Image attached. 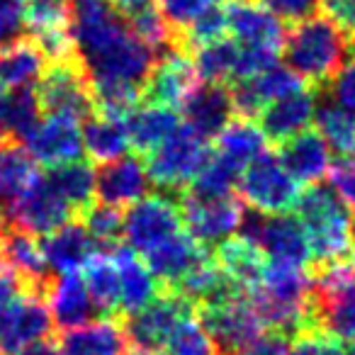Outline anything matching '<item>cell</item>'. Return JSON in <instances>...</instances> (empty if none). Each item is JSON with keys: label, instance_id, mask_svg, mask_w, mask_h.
Segmentation results:
<instances>
[{"label": "cell", "instance_id": "cell-44", "mask_svg": "<svg viewBox=\"0 0 355 355\" xmlns=\"http://www.w3.org/2000/svg\"><path fill=\"white\" fill-rule=\"evenodd\" d=\"M258 3L280 22H290V25L314 17L321 10V0H258Z\"/></svg>", "mask_w": 355, "mask_h": 355}, {"label": "cell", "instance_id": "cell-8", "mask_svg": "<svg viewBox=\"0 0 355 355\" xmlns=\"http://www.w3.org/2000/svg\"><path fill=\"white\" fill-rule=\"evenodd\" d=\"M180 224H183V214L178 200L161 193L144 195L141 200L129 205V212L124 214L122 236L127 246L141 256L148 248L158 246L168 236L180 232Z\"/></svg>", "mask_w": 355, "mask_h": 355}, {"label": "cell", "instance_id": "cell-54", "mask_svg": "<svg viewBox=\"0 0 355 355\" xmlns=\"http://www.w3.org/2000/svg\"><path fill=\"white\" fill-rule=\"evenodd\" d=\"M8 137H10V134H8V132H6V129L0 127V141H6V139H8Z\"/></svg>", "mask_w": 355, "mask_h": 355}, {"label": "cell", "instance_id": "cell-9", "mask_svg": "<svg viewBox=\"0 0 355 355\" xmlns=\"http://www.w3.org/2000/svg\"><path fill=\"white\" fill-rule=\"evenodd\" d=\"M6 217L8 224L20 229V232H27L32 236H46L54 229L71 222L73 212L49 185L44 173H37L32 178V183L8 205Z\"/></svg>", "mask_w": 355, "mask_h": 355}, {"label": "cell", "instance_id": "cell-23", "mask_svg": "<svg viewBox=\"0 0 355 355\" xmlns=\"http://www.w3.org/2000/svg\"><path fill=\"white\" fill-rule=\"evenodd\" d=\"M110 256H112L119 272V311L134 314L163 292V287L158 285V280L151 275V270L137 251L117 243L110 251Z\"/></svg>", "mask_w": 355, "mask_h": 355}, {"label": "cell", "instance_id": "cell-41", "mask_svg": "<svg viewBox=\"0 0 355 355\" xmlns=\"http://www.w3.org/2000/svg\"><path fill=\"white\" fill-rule=\"evenodd\" d=\"M73 0H22V17L30 35L71 27Z\"/></svg>", "mask_w": 355, "mask_h": 355}, {"label": "cell", "instance_id": "cell-29", "mask_svg": "<svg viewBox=\"0 0 355 355\" xmlns=\"http://www.w3.org/2000/svg\"><path fill=\"white\" fill-rule=\"evenodd\" d=\"M212 258L246 295L261 282L263 268H266V256L248 239L239 236V234L224 239L222 243L214 246Z\"/></svg>", "mask_w": 355, "mask_h": 355}, {"label": "cell", "instance_id": "cell-45", "mask_svg": "<svg viewBox=\"0 0 355 355\" xmlns=\"http://www.w3.org/2000/svg\"><path fill=\"white\" fill-rule=\"evenodd\" d=\"M329 175L334 193L343 200L345 207L355 209V156L338 158L336 163H331Z\"/></svg>", "mask_w": 355, "mask_h": 355}, {"label": "cell", "instance_id": "cell-39", "mask_svg": "<svg viewBox=\"0 0 355 355\" xmlns=\"http://www.w3.org/2000/svg\"><path fill=\"white\" fill-rule=\"evenodd\" d=\"M166 355H222L217 340L209 336V331L195 319V314L185 316L180 324L173 329L163 345Z\"/></svg>", "mask_w": 355, "mask_h": 355}, {"label": "cell", "instance_id": "cell-31", "mask_svg": "<svg viewBox=\"0 0 355 355\" xmlns=\"http://www.w3.org/2000/svg\"><path fill=\"white\" fill-rule=\"evenodd\" d=\"M83 151L98 163H107L114 158L124 156L129 148V137L124 119L105 117V114L93 112L83 119Z\"/></svg>", "mask_w": 355, "mask_h": 355}, {"label": "cell", "instance_id": "cell-33", "mask_svg": "<svg viewBox=\"0 0 355 355\" xmlns=\"http://www.w3.org/2000/svg\"><path fill=\"white\" fill-rule=\"evenodd\" d=\"M37 175V161L27 146L15 137L0 141V202L6 207L32 183Z\"/></svg>", "mask_w": 355, "mask_h": 355}, {"label": "cell", "instance_id": "cell-58", "mask_svg": "<svg viewBox=\"0 0 355 355\" xmlns=\"http://www.w3.org/2000/svg\"><path fill=\"white\" fill-rule=\"evenodd\" d=\"M353 268H355V251H353Z\"/></svg>", "mask_w": 355, "mask_h": 355}, {"label": "cell", "instance_id": "cell-16", "mask_svg": "<svg viewBox=\"0 0 355 355\" xmlns=\"http://www.w3.org/2000/svg\"><path fill=\"white\" fill-rule=\"evenodd\" d=\"M25 146L37 163L51 168L61 163L83 158V139H80L78 119L64 114H49L25 139Z\"/></svg>", "mask_w": 355, "mask_h": 355}, {"label": "cell", "instance_id": "cell-24", "mask_svg": "<svg viewBox=\"0 0 355 355\" xmlns=\"http://www.w3.org/2000/svg\"><path fill=\"white\" fill-rule=\"evenodd\" d=\"M127 350L129 343L122 324L112 316L64 331L56 343L59 355H127Z\"/></svg>", "mask_w": 355, "mask_h": 355}, {"label": "cell", "instance_id": "cell-17", "mask_svg": "<svg viewBox=\"0 0 355 355\" xmlns=\"http://www.w3.org/2000/svg\"><path fill=\"white\" fill-rule=\"evenodd\" d=\"M256 246L268 256L266 261L280 263L290 268H304L311 266V251L309 241L302 222L295 214H266L258 232Z\"/></svg>", "mask_w": 355, "mask_h": 355}, {"label": "cell", "instance_id": "cell-15", "mask_svg": "<svg viewBox=\"0 0 355 355\" xmlns=\"http://www.w3.org/2000/svg\"><path fill=\"white\" fill-rule=\"evenodd\" d=\"M302 85L304 83L287 66L280 64L270 66V69H266L258 76H251V78L234 80V85L229 88L234 103V114H239L243 119H256L263 112V107L285 98V95L295 93Z\"/></svg>", "mask_w": 355, "mask_h": 355}, {"label": "cell", "instance_id": "cell-50", "mask_svg": "<svg viewBox=\"0 0 355 355\" xmlns=\"http://www.w3.org/2000/svg\"><path fill=\"white\" fill-rule=\"evenodd\" d=\"M17 355H59V353H56V343H51L49 338H44V340H37V343H30Z\"/></svg>", "mask_w": 355, "mask_h": 355}, {"label": "cell", "instance_id": "cell-6", "mask_svg": "<svg viewBox=\"0 0 355 355\" xmlns=\"http://www.w3.org/2000/svg\"><path fill=\"white\" fill-rule=\"evenodd\" d=\"M37 98L40 107L46 114H64V117L85 119L95 112L93 85H90L88 71L83 61H64V64H49V69L37 80Z\"/></svg>", "mask_w": 355, "mask_h": 355}, {"label": "cell", "instance_id": "cell-42", "mask_svg": "<svg viewBox=\"0 0 355 355\" xmlns=\"http://www.w3.org/2000/svg\"><path fill=\"white\" fill-rule=\"evenodd\" d=\"M156 3V10L161 12L163 22L168 25V30L173 32V40L178 42L183 37V32L212 6V0H153ZM180 51V49H178Z\"/></svg>", "mask_w": 355, "mask_h": 355}, {"label": "cell", "instance_id": "cell-43", "mask_svg": "<svg viewBox=\"0 0 355 355\" xmlns=\"http://www.w3.org/2000/svg\"><path fill=\"white\" fill-rule=\"evenodd\" d=\"M324 98L334 100L336 105L345 110H353L355 112V51L348 56L343 66L338 69V73L329 80L326 88L319 90Z\"/></svg>", "mask_w": 355, "mask_h": 355}, {"label": "cell", "instance_id": "cell-1", "mask_svg": "<svg viewBox=\"0 0 355 355\" xmlns=\"http://www.w3.org/2000/svg\"><path fill=\"white\" fill-rule=\"evenodd\" d=\"M353 54L350 40L326 15L306 17L285 32L282 56L302 83L321 90Z\"/></svg>", "mask_w": 355, "mask_h": 355}, {"label": "cell", "instance_id": "cell-36", "mask_svg": "<svg viewBox=\"0 0 355 355\" xmlns=\"http://www.w3.org/2000/svg\"><path fill=\"white\" fill-rule=\"evenodd\" d=\"M217 148L214 151L227 156L236 166L246 168L253 158H258L263 151H268V139L263 137L261 127L253 124V119L236 117L217 134Z\"/></svg>", "mask_w": 355, "mask_h": 355}, {"label": "cell", "instance_id": "cell-30", "mask_svg": "<svg viewBox=\"0 0 355 355\" xmlns=\"http://www.w3.org/2000/svg\"><path fill=\"white\" fill-rule=\"evenodd\" d=\"M44 178L59 193V198L71 207L73 217H80L95 202V171L83 158L51 166L44 173Z\"/></svg>", "mask_w": 355, "mask_h": 355}, {"label": "cell", "instance_id": "cell-22", "mask_svg": "<svg viewBox=\"0 0 355 355\" xmlns=\"http://www.w3.org/2000/svg\"><path fill=\"white\" fill-rule=\"evenodd\" d=\"M277 158L300 185L321 183V178L331 171V148L314 129H304L297 137L282 141Z\"/></svg>", "mask_w": 355, "mask_h": 355}, {"label": "cell", "instance_id": "cell-12", "mask_svg": "<svg viewBox=\"0 0 355 355\" xmlns=\"http://www.w3.org/2000/svg\"><path fill=\"white\" fill-rule=\"evenodd\" d=\"M0 258L8 266V270L20 280L22 295H37L46 300L54 275L46 266L40 241L32 234L8 224L6 234L0 236Z\"/></svg>", "mask_w": 355, "mask_h": 355}, {"label": "cell", "instance_id": "cell-52", "mask_svg": "<svg viewBox=\"0 0 355 355\" xmlns=\"http://www.w3.org/2000/svg\"><path fill=\"white\" fill-rule=\"evenodd\" d=\"M6 229H8V217H6V212H3V207H0V236L6 234Z\"/></svg>", "mask_w": 355, "mask_h": 355}, {"label": "cell", "instance_id": "cell-25", "mask_svg": "<svg viewBox=\"0 0 355 355\" xmlns=\"http://www.w3.org/2000/svg\"><path fill=\"white\" fill-rule=\"evenodd\" d=\"M46 302H49L46 306H49L54 326L61 331L88 324L98 314L88 295V287L78 272H64V275L54 277L49 292H46Z\"/></svg>", "mask_w": 355, "mask_h": 355}, {"label": "cell", "instance_id": "cell-35", "mask_svg": "<svg viewBox=\"0 0 355 355\" xmlns=\"http://www.w3.org/2000/svg\"><path fill=\"white\" fill-rule=\"evenodd\" d=\"M42 122V107L35 88H12L8 93H0V127L10 137L27 139L35 127Z\"/></svg>", "mask_w": 355, "mask_h": 355}, {"label": "cell", "instance_id": "cell-13", "mask_svg": "<svg viewBox=\"0 0 355 355\" xmlns=\"http://www.w3.org/2000/svg\"><path fill=\"white\" fill-rule=\"evenodd\" d=\"M200 83V76L195 71L193 56L185 51H168L153 64L146 83L141 90V103L166 105V107H180L195 85Z\"/></svg>", "mask_w": 355, "mask_h": 355}, {"label": "cell", "instance_id": "cell-56", "mask_svg": "<svg viewBox=\"0 0 355 355\" xmlns=\"http://www.w3.org/2000/svg\"><path fill=\"white\" fill-rule=\"evenodd\" d=\"M353 241H355V217H353Z\"/></svg>", "mask_w": 355, "mask_h": 355}, {"label": "cell", "instance_id": "cell-55", "mask_svg": "<svg viewBox=\"0 0 355 355\" xmlns=\"http://www.w3.org/2000/svg\"><path fill=\"white\" fill-rule=\"evenodd\" d=\"M134 355H156V353H141V350H137Z\"/></svg>", "mask_w": 355, "mask_h": 355}, {"label": "cell", "instance_id": "cell-26", "mask_svg": "<svg viewBox=\"0 0 355 355\" xmlns=\"http://www.w3.org/2000/svg\"><path fill=\"white\" fill-rule=\"evenodd\" d=\"M42 253L54 272H76L88 263L93 253H98V243L93 241L88 232H85L83 222H66L64 227L54 229L42 239Z\"/></svg>", "mask_w": 355, "mask_h": 355}, {"label": "cell", "instance_id": "cell-3", "mask_svg": "<svg viewBox=\"0 0 355 355\" xmlns=\"http://www.w3.org/2000/svg\"><path fill=\"white\" fill-rule=\"evenodd\" d=\"M209 141L190 124H178L151 153H146V173L156 193L178 200L207 163Z\"/></svg>", "mask_w": 355, "mask_h": 355}, {"label": "cell", "instance_id": "cell-2", "mask_svg": "<svg viewBox=\"0 0 355 355\" xmlns=\"http://www.w3.org/2000/svg\"><path fill=\"white\" fill-rule=\"evenodd\" d=\"M297 219L302 222L311 251V270L345 261L353 251V214L334 188L316 183L302 190L297 200Z\"/></svg>", "mask_w": 355, "mask_h": 355}, {"label": "cell", "instance_id": "cell-10", "mask_svg": "<svg viewBox=\"0 0 355 355\" xmlns=\"http://www.w3.org/2000/svg\"><path fill=\"white\" fill-rule=\"evenodd\" d=\"M183 222L188 224V234L202 248H214L224 239L234 236L241 227L243 219V202L236 195H224V198H193L183 193L178 198Z\"/></svg>", "mask_w": 355, "mask_h": 355}, {"label": "cell", "instance_id": "cell-27", "mask_svg": "<svg viewBox=\"0 0 355 355\" xmlns=\"http://www.w3.org/2000/svg\"><path fill=\"white\" fill-rule=\"evenodd\" d=\"M46 59L35 37L20 35L0 46V88H27L42 78Z\"/></svg>", "mask_w": 355, "mask_h": 355}, {"label": "cell", "instance_id": "cell-53", "mask_svg": "<svg viewBox=\"0 0 355 355\" xmlns=\"http://www.w3.org/2000/svg\"><path fill=\"white\" fill-rule=\"evenodd\" d=\"M214 6H229V3H236V0H212Z\"/></svg>", "mask_w": 355, "mask_h": 355}, {"label": "cell", "instance_id": "cell-20", "mask_svg": "<svg viewBox=\"0 0 355 355\" xmlns=\"http://www.w3.org/2000/svg\"><path fill=\"white\" fill-rule=\"evenodd\" d=\"M314 110L316 90L309 88V85H302L300 90L263 107V112L258 114L263 137L272 144H282L287 139L297 137L314 122Z\"/></svg>", "mask_w": 355, "mask_h": 355}, {"label": "cell", "instance_id": "cell-7", "mask_svg": "<svg viewBox=\"0 0 355 355\" xmlns=\"http://www.w3.org/2000/svg\"><path fill=\"white\" fill-rule=\"evenodd\" d=\"M190 314H195V306L183 295H178L173 290H163L144 309L129 314L122 329L124 336H127V343L134 345V350L158 353V350H163L173 329Z\"/></svg>", "mask_w": 355, "mask_h": 355}, {"label": "cell", "instance_id": "cell-46", "mask_svg": "<svg viewBox=\"0 0 355 355\" xmlns=\"http://www.w3.org/2000/svg\"><path fill=\"white\" fill-rule=\"evenodd\" d=\"M25 27L22 0H0V46L17 40Z\"/></svg>", "mask_w": 355, "mask_h": 355}, {"label": "cell", "instance_id": "cell-32", "mask_svg": "<svg viewBox=\"0 0 355 355\" xmlns=\"http://www.w3.org/2000/svg\"><path fill=\"white\" fill-rule=\"evenodd\" d=\"M319 95H316L314 122L321 139L331 148V153H336L338 158L355 156V112L340 107L329 98L319 100Z\"/></svg>", "mask_w": 355, "mask_h": 355}, {"label": "cell", "instance_id": "cell-4", "mask_svg": "<svg viewBox=\"0 0 355 355\" xmlns=\"http://www.w3.org/2000/svg\"><path fill=\"white\" fill-rule=\"evenodd\" d=\"M316 331L334 340L355 343V268L348 261L311 270Z\"/></svg>", "mask_w": 355, "mask_h": 355}, {"label": "cell", "instance_id": "cell-51", "mask_svg": "<svg viewBox=\"0 0 355 355\" xmlns=\"http://www.w3.org/2000/svg\"><path fill=\"white\" fill-rule=\"evenodd\" d=\"M331 355H355V343L331 338Z\"/></svg>", "mask_w": 355, "mask_h": 355}, {"label": "cell", "instance_id": "cell-47", "mask_svg": "<svg viewBox=\"0 0 355 355\" xmlns=\"http://www.w3.org/2000/svg\"><path fill=\"white\" fill-rule=\"evenodd\" d=\"M321 10L348 40H355V0H321Z\"/></svg>", "mask_w": 355, "mask_h": 355}, {"label": "cell", "instance_id": "cell-21", "mask_svg": "<svg viewBox=\"0 0 355 355\" xmlns=\"http://www.w3.org/2000/svg\"><path fill=\"white\" fill-rule=\"evenodd\" d=\"M185 112V124L202 134L205 139H214L229 122L234 119V103L229 85L224 83H205L200 80L193 93L180 105Z\"/></svg>", "mask_w": 355, "mask_h": 355}, {"label": "cell", "instance_id": "cell-40", "mask_svg": "<svg viewBox=\"0 0 355 355\" xmlns=\"http://www.w3.org/2000/svg\"><path fill=\"white\" fill-rule=\"evenodd\" d=\"M83 227L85 232L93 236V241L98 243L100 251H112L122 239V224L124 214L119 207H110V205L93 202L83 214Z\"/></svg>", "mask_w": 355, "mask_h": 355}, {"label": "cell", "instance_id": "cell-11", "mask_svg": "<svg viewBox=\"0 0 355 355\" xmlns=\"http://www.w3.org/2000/svg\"><path fill=\"white\" fill-rule=\"evenodd\" d=\"M195 309H198L200 324L217 340L222 355L239 353L263 334V324L248 295H239L234 300L217 302V304L195 306Z\"/></svg>", "mask_w": 355, "mask_h": 355}, {"label": "cell", "instance_id": "cell-34", "mask_svg": "<svg viewBox=\"0 0 355 355\" xmlns=\"http://www.w3.org/2000/svg\"><path fill=\"white\" fill-rule=\"evenodd\" d=\"M83 282L93 300L98 314L114 316L119 314V272L110 251H98L85 263Z\"/></svg>", "mask_w": 355, "mask_h": 355}, {"label": "cell", "instance_id": "cell-18", "mask_svg": "<svg viewBox=\"0 0 355 355\" xmlns=\"http://www.w3.org/2000/svg\"><path fill=\"white\" fill-rule=\"evenodd\" d=\"M227 30L234 35L239 46H263V49H282L285 42V22H280L258 0H236L224 8Z\"/></svg>", "mask_w": 355, "mask_h": 355}, {"label": "cell", "instance_id": "cell-57", "mask_svg": "<svg viewBox=\"0 0 355 355\" xmlns=\"http://www.w3.org/2000/svg\"><path fill=\"white\" fill-rule=\"evenodd\" d=\"M350 44H353V51H355V40H350Z\"/></svg>", "mask_w": 355, "mask_h": 355}, {"label": "cell", "instance_id": "cell-28", "mask_svg": "<svg viewBox=\"0 0 355 355\" xmlns=\"http://www.w3.org/2000/svg\"><path fill=\"white\" fill-rule=\"evenodd\" d=\"M180 124V117L173 107L166 105H153L144 103L137 105L132 112L124 119V127H127L129 146L137 151V156H146L151 153L168 134H173V129Z\"/></svg>", "mask_w": 355, "mask_h": 355}, {"label": "cell", "instance_id": "cell-49", "mask_svg": "<svg viewBox=\"0 0 355 355\" xmlns=\"http://www.w3.org/2000/svg\"><path fill=\"white\" fill-rule=\"evenodd\" d=\"M20 295H22L20 280L8 270V266L3 263V258H0V306L10 304V302Z\"/></svg>", "mask_w": 355, "mask_h": 355}, {"label": "cell", "instance_id": "cell-19", "mask_svg": "<svg viewBox=\"0 0 355 355\" xmlns=\"http://www.w3.org/2000/svg\"><path fill=\"white\" fill-rule=\"evenodd\" d=\"M207 256H209L207 248H202L185 232L173 234V236H168L166 241H161L158 246L141 253L146 268L151 270V275L156 277L163 290L175 287L178 282L183 280V277Z\"/></svg>", "mask_w": 355, "mask_h": 355}, {"label": "cell", "instance_id": "cell-37", "mask_svg": "<svg viewBox=\"0 0 355 355\" xmlns=\"http://www.w3.org/2000/svg\"><path fill=\"white\" fill-rule=\"evenodd\" d=\"M241 166H236L234 161H229L227 156L212 151L207 158V163L202 166V171L195 175L193 183L185 188V193L193 198H224V195H234V188L239 185L241 178Z\"/></svg>", "mask_w": 355, "mask_h": 355}, {"label": "cell", "instance_id": "cell-38", "mask_svg": "<svg viewBox=\"0 0 355 355\" xmlns=\"http://www.w3.org/2000/svg\"><path fill=\"white\" fill-rule=\"evenodd\" d=\"M190 56H193V64L200 80H205V83L229 85V80H234V71H236L239 61L236 40L222 37V40H214L209 44L198 46Z\"/></svg>", "mask_w": 355, "mask_h": 355}, {"label": "cell", "instance_id": "cell-14", "mask_svg": "<svg viewBox=\"0 0 355 355\" xmlns=\"http://www.w3.org/2000/svg\"><path fill=\"white\" fill-rule=\"evenodd\" d=\"M151 188L141 156H124L107 161L95 173V200L110 207H129Z\"/></svg>", "mask_w": 355, "mask_h": 355}, {"label": "cell", "instance_id": "cell-48", "mask_svg": "<svg viewBox=\"0 0 355 355\" xmlns=\"http://www.w3.org/2000/svg\"><path fill=\"white\" fill-rule=\"evenodd\" d=\"M287 355H331V338L321 331H304L290 340Z\"/></svg>", "mask_w": 355, "mask_h": 355}, {"label": "cell", "instance_id": "cell-5", "mask_svg": "<svg viewBox=\"0 0 355 355\" xmlns=\"http://www.w3.org/2000/svg\"><path fill=\"white\" fill-rule=\"evenodd\" d=\"M239 200L261 214H290L297 207L302 185L287 173L275 151L253 158L239 178Z\"/></svg>", "mask_w": 355, "mask_h": 355}]
</instances>
